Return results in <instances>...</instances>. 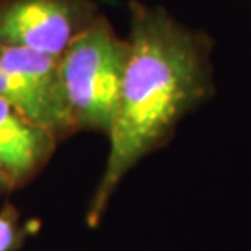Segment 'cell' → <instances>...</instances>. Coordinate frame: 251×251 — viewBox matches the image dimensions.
I'll return each mask as SVG.
<instances>
[{"label":"cell","instance_id":"obj_5","mask_svg":"<svg viewBox=\"0 0 251 251\" xmlns=\"http://www.w3.org/2000/svg\"><path fill=\"white\" fill-rule=\"evenodd\" d=\"M59 62H61V57H54L26 48L0 44V69L22 78L23 82L38 90L43 97H46L57 108L64 127L61 85H59Z\"/></svg>","mask_w":251,"mask_h":251},{"label":"cell","instance_id":"obj_7","mask_svg":"<svg viewBox=\"0 0 251 251\" xmlns=\"http://www.w3.org/2000/svg\"><path fill=\"white\" fill-rule=\"evenodd\" d=\"M20 238L15 209L5 207L0 212V251H13Z\"/></svg>","mask_w":251,"mask_h":251},{"label":"cell","instance_id":"obj_1","mask_svg":"<svg viewBox=\"0 0 251 251\" xmlns=\"http://www.w3.org/2000/svg\"><path fill=\"white\" fill-rule=\"evenodd\" d=\"M202 92L193 39L163 12L134 7L129 59L113 124L109 152L87 222L97 225L127 172L150 152Z\"/></svg>","mask_w":251,"mask_h":251},{"label":"cell","instance_id":"obj_8","mask_svg":"<svg viewBox=\"0 0 251 251\" xmlns=\"http://www.w3.org/2000/svg\"><path fill=\"white\" fill-rule=\"evenodd\" d=\"M8 189H12V186L8 184V181L5 179L3 175L0 173V193H3V191H8Z\"/></svg>","mask_w":251,"mask_h":251},{"label":"cell","instance_id":"obj_2","mask_svg":"<svg viewBox=\"0 0 251 251\" xmlns=\"http://www.w3.org/2000/svg\"><path fill=\"white\" fill-rule=\"evenodd\" d=\"M129 43L95 20L69 44L59 62L65 134L98 129L108 134L116 114Z\"/></svg>","mask_w":251,"mask_h":251},{"label":"cell","instance_id":"obj_3","mask_svg":"<svg viewBox=\"0 0 251 251\" xmlns=\"http://www.w3.org/2000/svg\"><path fill=\"white\" fill-rule=\"evenodd\" d=\"M80 0H3L0 2V44L62 57L92 22Z\"/></svg>","mask_w":251,"mask_h":251},{"label":"cell","instance_id":"obj_6","mask_svg":"<svg viewBox=\"0 0 251 251\" xmlns=\"http://www.w3.org/2000/svg\"><path fill=\"white\" fill-rule=\"evenodd\" d=\"M0 98L22 111L28 119L52 130L57 137L64 135L62 119L57 108L31 85L3 69H0Z\"/></svg>","mask_w":251,"mask_h":251},{"label":"cell","instance_id":"obj_4","mask_svg":"<svg viewBox=\"0 0 251 251\" xmlns=\"http://www.w3.org/2000/svg\"><path fill=\"white\" fill-rule=\"evenodd\" d=\"M57 135L0 98V173L13 188L25 184L51 157Z\"/></svg>","mask_w":251,"mask_h":251}]
</instances>
